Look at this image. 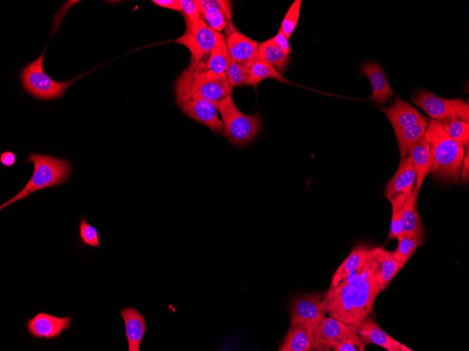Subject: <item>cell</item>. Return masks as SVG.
<instances>
[{
    "mask_svg": "<svg viewBox=\"0 0 469 351\" xmlns=\"http://www.w3.org/2000/svg\"><path fill=\"white\" fill-rule=\"evenodd\" d=\"M371 268V260L330 288L322 298L320 308L330 317L357 326L371 315L381 292Z\"/></svg>",
    "mask_w": 469,
    "mask_h": 351,
    "instance_id": "cell-1",
    "label": "cell"
},
{
    "mask_svg": "<svg viewBox=\"0 0 469 351\" xmlns=\"http://www.w3.org/2000/svg\"><path fill=\"white\" fill-rule=\"evenodd\" d=\"M424 137L432 155L430 172L443 179L457 182L465 156L464 146L450 138L440 121L435 119L428 121Z\"/></svg>",
    "mask_w": 469,
    "mask_h": 351,
    "instance_id": "cell-2",
    "label": "cell"
},
{
    "mask_svg": "<svg viewBox=\"0 0 469 351\" xmlns=\"http://www.w3.org/2000/svg\"><path fill=\"white\" fill-rule=\"evenodd\" d=\"M232 90L226 76L210 71L204 62L189 64L174 85L176 95H196L213 103L231 95Z\"/></svg>",
    "mask_w": 469,
    "mask_h": 351,
    "instance_id": "cell-3",
    "label": "cell"
},
{
    "mask_svg": "<svg viewBox=\"0 0 469 351\" xmlns=\"http://www.w3.org/2000/svg\"><path fill=\"white\" fill-rule=\"evenodd\" d=\"M26 162H31L34 165L30 179L15 196L0 206L1 209L26 198L37 191L64 184L72 170V167L67 160L51 156L32 153L27 157Z\"/></svg>",
    "mask_w": 469,
    "mask_h": 351,
    "instance_id": "cell-4",
    "label": "cell"
},
{
    "mask_svg": "<svg viewBox=\"0 0 469 351\" xmlns=\"http://www.w3.org/2000/svg\"><path fill=\"white\" fill-rule=\"evenodd\" d=\"M213 104L221 116L222 135L232 144L244 146L257 137L261 123L259 113H243L234 104L232 95Z\"/></svg>",
    "mask_w": 469,
    "mask_h": 351,
    "instance_id": "cell-5",
    "label": "cell"
},
{
    "mask_svg": "<svg viewBox=\"0 0 469 351\" xmlns=\"http://www.w3.org/2000/svg\"><path fill=\"white\" fill-rule=\"evenodd\" d=\"M44 51L33 62L25 66L20 71L23 89L38 100H52L61 98L67 88L76 79L55 81L46 74L43 68Z\"/></svg>",
    "mask_w": 469,
    "mask_h": 351,
    "instance_id": "cell-6",
    "label": "cell"
},
{
    "mask_svg": "<svg viewBox=\"0 0 469 351\" xmlns=\"http://www.w3.org/2000/svg\"><path fill=\"white\" fill-rule=\"evenodd\" d=\"M185 21V32L173 42L182 44L189 49V64L206 62L212 50L223 36L213 30L202 19L194 23Z\"/></svg>",
    "mask_w": 469,
    "mask_h": 351,
    "instance_id": "cell-7",
    "label": "cell"
},
{
    "mask_svg": "<svg viewBox=\"0 0 469 351\" xmlns=\"http://www.w3.org/2000/svg\"><path fill=\"white\" fill-rule=\"evenodd\" d=\"M411 102L432 119L442 121L456 118L469 121V104L461 98L444 99L432 92L418 89L412 96Z\"/></svg>",
    "mask_w": 469,
    "mask_h": 351,
    "instance_id": "cell-8",
    "label": "cell"
},
{
    "mask_svg": "<svg viewBox=\"0 0 469 351\" xmlns=\"http://www.w3.org/2000/svg\"><path fill=\"white\" fill-rule=\"evenodd\" d=\"M321 301L322 296L317 292L295 296L290 303L291 326H303L311 338L312 332L326 317L319 307Z\"/></svg>",
    "mask_w": 469,
    "mask_h": 351,
    "instance_id": "cell-9",
    "label": "cell"
},
{
    "mask_svg": "<svg viewBox=\"0 0 469 351\" xmlns=\"http://www.w3.org/2000/svg\"><path fill=\"white\" fill-rule=\"evenodd\" d=\"M176 102L188 117L204 125L214 133L221 132L223 123L214 104L196 95H176Z\"/></svg>",
    "mask_w": 469,
    "mask_h": 351,
    "instance_id": "cell-10",
    "label": "cell"
},
{
    "mask_svg": "<svg viewBox=\"0 0 469 351\" xmlns=\"http://www.w3.org/2000/svg\"><path fill=\"white\" fill-rule=\"evenodd\" d=\"M356 333V326L330 316L326 317L311 335L312 350L329 351L335 344Z\"/></svg>",
    "mask_w": 469,
    "mask_h": 351,
    "instance_id": "cell-11",
    "label": "cell"
},
{
    "mask_svg": "<svg viewBox=\"0 0 469 351\" xmlns=\"http://www.w3.org/2000/svg\"><path fill=\"white\" fill-rule=\"evenodd\" d=\"M71 321L70 315L58 317L40 312L27 320L26 329L29 334L35 338L53 339L70 328Z\"/></svg>",
    "mask_w": 469,
    "mask_h": 351,
    "instance_id": "cell-12",
    "label": "cell"
},
{
    "mask_svg": "<svg viewBox=\"0 0 469 351\" xmlns=\"http://www.w3.org/2000/svg\"><path fill=\"white\" fill-rule=\"evenodd\" d=\"M357 333L364 345L374 344L388 351H412L384 331L369 315L357 326Z\"/></svg>",
    "mask_w": 469,
    "mask_h": 351,
    "instance_id": "cell-13",
    "label": "cell"
},
{
    "mask_svg": "<svg viewBox=\"0 0 469 351\" xmlns=\"http://www.w3.org/2000/svg\"><path fill=\"white\" fill-rule=\"evenodd\" d=\"M230 59L246 66L258 58L259 43L235 30L226 39Z\"/></svg>",
    "mask_w": 469,
    "mask_h": 351,
    "instance_id": "cell-14",
    "label": "cell"
},
{
    "mask_svg": "<svg viewBox=\"0 0 469 351\" xmlns=\"http://www.w3.org/2000/svg\"><path fill=\"white\" fill-rule=\"evenodd\" d=\"M381 110L388 118L395 131L427 121L417 109L397 96H395L392 104L381 108Z\"/></svg>",
    "mask_w": 469,
    "mask_h": 351,
    "instance_id": "cell-15",
    "label": "cell"
},
{
    "mask_svg": "<svg viewBox=\"0 0 469 351\" xmlns=\"http://www.w3.org/2000/svg\"><path fill=\"white\" fill-rule=\"evenodd\" d=\"M379 248H370L364 245L354 247L336 270L331 281L330 288L337 285L352 272L374 259Z\"/></svg>",
    "mask_w": 469,
    "mask_h": 351,
    "instance_id": "cell-16",
    "label": "cell"
},
{
    "mask_svg": "<svg viewBox=\"0 0 469 351\" xmlns=\"http://www.w3.org/2000/svg\"><path fill=\"white\" fill-rule=\"evenodd\" d=\"M361 71L371 83L372 93L368 99L378 104H385L393 91L382 67L376 62L369 61L362 64Z\"/></svg>",
    "mask_w": 469,
    "mask_h": 351,
    "instance_id": "cell-17",
    "label": "cell"
},
{
    "mask_svg": "<svg viewBox=\"0 0 469 351\" xmlns=\"http://www.w3.org/2000/svg\"><path fill=\"white\" fill-rule=\"evenodd\" d=\"M124 319L125 336L128 351H140L143 338L147 331L145 317L134 307H126L121 310Z\"/></svg>",
    "mask_w": 469,
    "mask_h": 351,
    "instance_id": "cell-18",
    "label": "cell"
},
{
    "mask_svg": "<svg viewBox=\"0 0 469 351\" xmlns=\"http://www.w3.org/2000/svg\"><path fill=\"white\" fill-rule=\"evenodd\" d=\"M371 268L375 280L384 291L397 273L400 270L399 263L392 256L391 252L380 247L371 259Z\"/></svg>",
    "mask_w": 469,
    "mask_h": 351,
    "instance_id": "cell-19",
    "label": "cell"
},
{
    "mask_svg": "<svg viewBox=\"0 0 469 351\" xmlns=\"http://www.w3.org/2000/svg\"><path fill=\"white\" fill-rule=\"evenodd\" d=\"M416 172L408 156L401 158L395 174L387 183L385 188V196L388 200L400 193H408L416 181Z\"/></svg>",
    "mask_w": 469,
    "mask_h": 351,
    "instance_id": "cell-20",
    "label": "cell"
},
{
    "mask_svg": "<svg viewBox=\"0 0 469 351\" xmlns=\"http://www.w3.org/2000/svg\"><path fill=\"white\" fill-rule=\"evenodd\" d=\"M416 172L415 187L420 191L424 179L430 172L432 165L429 144L423 137L411 148L407 156Z\"/></svg>",
    "mask_w": 469,
    "mask_h": 351,
    "instance_id": "cell-21",
    "label": "cell"
},
{
    "mask_svg": "<svg viewBox=\"0 0 469 351\" xmlns=\"http://www.w3.org/2000/svg\"><path fill=\"white\" fill-rule=\"evenodd\" d=\"M418 193L414 186L407 195L402 217V234L424 239V230L416 207Z\"/></svg>",
    "mask_w": 469,
    "mask_h": 351,
    "instance_id": "cell-22",
    "label": "cell"
},
{
    "mask_svg": "<svg viewBox=\"0 0 469 351\" xmlns=\"http://www.w3.org/2000/svg\"><path fill=\"white\" fill-rule=\"evenodd\" d=\"M428 121L395 131L401 158L407 157L411 148L423 137Z\"/></svg>",
    "mask_w": 469,
    "mask_h": 351,
    "instance_id": "cell-23",
    "label": "cell"
},
{
    "mask_svg": "<svg viewBox=\"0 0 469 351\" xmlns=\"http://www.w3.org/2000/svg\"><path fill=\"white\" fill-rule=\"evenodd\" d=\"M257 60L273 66L279 72H282L289 64V54L282 50L270 39L259 43Z\"/></svg>",
    "mask_w": 469,
    "mask_h": 351,
    "instance_id": "cell-24",
    "label": "cell"
},
{
    "mask_svg": "<svg viewBox=\"0 0 469 351\" xmlns=\"http://www.w3.org/2000/svg\"><path fill=\"white\" fill-rule=\"evenodd\" d=\"M312 350L310 337L301 325L291 326L278 348L279 351H310Z\"/></svg>",
    "mask_w": 469,
    "mask_h": 351,
    "instance_id": "cell-25",
    "label": "cell"
},
{
    "mask_svg": "<svg viewBox=\"0 0 469 351\" xmlns=\"http://www.w3.org/2000/svg\"><path fill=\"white\" fill-rule=\"evenodd\" d=\"M246 67L248 72L246 85L256 87L261 81L266 78H274L280 82L288 83L280 72L265 62L256 60L248 64Z\"/></svg>",
    "mask_w": 469,
    "mask_h": 351,
    "instance_id": "cell-26",
    "label": "cell"
},
{
    "mask_svg": "<svg viewBox=\"0 0 469 351\" xmlns=\"http://www.w3.org/2000/svg\"><path fill=\"white\" fill-rule=\"evenodd\" d=\"M408 193H396L388 200L391 203L392 217L388 240L397 239L402 235V217Z\"/></svg>",
    "mask_w": 469,
    "mask_h": 351,
    "instance_id": "cell-27",
    "label": "cell"
},
{
    "mask_svg": "<svg viewBox=\"0 0 469 351\" xmlns=\"http://www.w3.org/2000/svg\"><path fill=\"white\" fill-rule=\"evenodd\" d=\"M230 63L226 41L224 36L219 41L212 50L206 62V67L210 71L226 76V70Z\"/></svg>",
    "mask_w": 469,
    "mask_h": 351,
    "instance_id": "cell-28",
    "label": "cell"
},
{
    "mask_svg": "<svg viewBox=\"0 0 469 351\" xmlns=\"http://www.w3.org/2000/svg\"><path fill=\"white\" fill-rule=\"evenodd\" d=\"M397 247L391 252L399 263L400 270L405 266L416 249L423 243V239L408 235H401L397 238Z\"/></svg>",
    "mask_w": 469,
    "mask_h": 351,
    "instance_id": "cell-29",
    "label": "cell"
},
{
    "mask_svg": "<svg viewBox=\"0 0 469 351\" xmlns=\"http://www.w3.org/2000/svg\"><path fill=\"white\" fill-rule=\"evenodd\" d=\"M201 17L206 25L216 32L219 33L227 27L229 34L236 30L232 21V16H229L223 11L209 8L201 13Z\"/></svg>",
    "mask_w": 469,
    "mask_h": 351,
    "instance_id": "cell-30",
    "label": "cell"
},
{
    "mask_svg": "<svg viewBox=\"0 0 469 351\" xmlns=\"http://www.w3.org/2000/svg\"><path fill=\"white\" fill-rule=\"evenodd\" d=\"M442 128L450 138L462 144L463 146L469 142V123L456 118H446L440 121Z\"/></svg>",
    "mask_w": 469,
    "mask_h": 351,
    "instance_id": "cell-31",
    "label": "cell"
},
{
    "mask_svg": "<svg viewBox=\"0 0 469 351\" xmlns=\"http://www.w3.org/2000/svg\"><path fill=\"white\" fill-rule=\"evenodd\" d=\"M301 1L296 0L289 7L282 21L279 29L289 39L297 25Z\"/></svg>",
    "mask_w": 469,
    "mask_h": 351,
    "instance_id": "cell-32",
    "label": "cell"
},
{
    "mask_svg": "<svg viewBox=\"0 0 469 351\" xmlns=\"http://www.w3.org/2000/svg\"><path fill=\"white\" fill-rule=\"evenodd\" d=\"M225 76L230 85L233 88L235 86L246 85L248 80V72L246 66L231 60L226 70Z\"/></svg>",
    "mask_w": 469,
    "mask_h": 351,
    "instance_id": "cell-33",
    "label": "cell"
},
{
    "mask_svg": "<svg viewBox=\"0 0 469 351\" xmlns=\"http://www.w3.org/2000/svg\"><path fill=\"white\" fill-rule=\"evenodd\" d=\"M79 235L83 245L93 247H101L97 229L88 224L84 217L79 221Z\"/></svg>",
    "mask_w": 469,
    "mask_h": 351,
    "instance_id": "cell-34",
    "label": "cell"
},
{
    "mask_svg": "<svg viewBox=\"0 0 469 351\" xmlns=\"http://www.w3.org/2000/svg\"><path fill=\"white\" fill-rule=\"evenodd\" d=\"M333 351H364L366 345L360 339L358 333L352 335L335 344Z\"/></svg>",
    "mask_w": 469,
    "mask_h": 351,
    "instance_id": "cell-35",
    "label": "cell"
},
{
    "mask_svg": "<svg viewBox=\"0 0 469 351\" xmlns=\"http://www.w3.org/2000/svg\"><path fill=\"white\" fill-rule=\"evenodd\" d=\"M200 14L209 8H216L232 16V6L230 1L226 0H195Z\"/></svg>",
    "mask_w": 469,
    "mask_h": 351,
    "instance_id": "cell-36",
    "label": "cell"
},
{
    "mask_svg": "<svg viewBox=\"0 0 469 351\" xmlns=\"http://www.w3.org/2000/svg\"><path fill=\"white\" fill-rule=\"evenodd\" d=\"M182 12L184 13V19L191 23H194L202 19L200 12L193 0H180Z\"/></svg>",
    "mask_w": 469,
    "mask_h": 351,
    "instance_id": "cell-37",
    "label": "cell"
},
{
    "mask_svg": "<svg viewBox=\"0 0 469 351\" xmlns=\"http://www.w3.org/2000/svg\"><path fill=\"white\" fill-rule=\"evenodd\" d=\"M271 39L273 41V42L279 46L282 50H284L286 53H290L291 51L289 43V39L284 35V34L279 29L277 34Z\"/></svg>",
    "mask_w": 469,
    "mask_h": 351,
    "instance_id": "cell-38",
    "label": "cell"
},
{
    "mask_svg": "<svg viewBox=\"0 0 469 351\" xmlns=\"http://www.w3.org/2000/svg\"><path fill=\"white\" fill-rule=\"evenodd\" d=\"M152 2L159 7L182 12L180 0H152Z\"/></svg>",
    "mask_w": 469,
    "mask_h": 351,
    "instance_id": "cell-39",
    "label": "cell"
},
{
    "mask_svg": "<svg viewBox=\"0 0 469 351\" xmlns=\"http://www.w3.org/2000/svg\"><path fill=\"white\" fill-rule=\"evenodd\" d=\"M465 153L463 160L462 167L461 170V183L466 181L469 176V150L468 144L465 145Z\"/></svg>",
    "mask_w": 469,
    "mask_h": 351,
    "instance_id": "cell-40",
    "label": "cell"
},
{
    "mask_svg": "<svg viewBox=\"0 0 469 351\" xmlns=\"http://www.w3.org/2000/svg\"><path fill=\"white\" fill-rule=\"evenodd\" d=\"M16 161L15 154L10 151H6L1 153L0 156L1 163L6 167L13 166Z\"/></svg>",
    "mask_w": 469,
    "mask_h": 351,
    "instance_id": "cell-41",
    "label": "cell"
}]
</instances>
